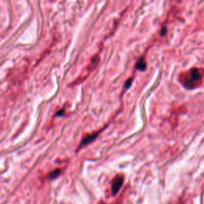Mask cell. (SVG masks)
<instances>
[{
    "instance_id": "cell-1",
    "label": "cell",
    "mask_w": 204,
    "mask_h": 204,
    "mask_svg": "<svg viewBox=\"0 0 204 204\" xmlns=\"http://www.w3.org/2000/svg\"><path fill=\"white\" fill-rule=\"evenodd\" d=\"M203 76L204 70L203 69L193 68L181 74L179 81L187 89H194L201 84Z\"/></svg>"
},
{
    "instance_id": "cell-2",
    "label": "cell",
    "mask_w": 204,
    "mask_h": 204,
    "mask_svg": "<svg viewBox=\"0 0 204 204\" xmlns=\"http://www.w3.org/2000/svg\"><path fill=\"white\" fill-rule=\"evenodd\" d=\"M123 182H124V177L121 175H119L114 178L113 183H112V191H113V194L114 195L118 193L122 184H123Z\"/></svg>"
},
{
    "instance_id": "cell-3",
    "label": "cell",
    "mask_w": 204,
    "mask_h": 204,
    "mask_svg": "<svg viewBox=\"0 0 204 204\" xmlns=\"http://www.w3.org/2000/svg\"><path fill=\"white\" fill-rule=\"evenodd\" d=\"M100 132H93L92 134H89L87 136H85L84 138H83L82 141L81 143V144L79 145L80 147H83V146H86V145L89 144L90 143H92L93 141H94L96 139V137L99 136Z\"/></svg>"
},
{
    "instance_id": "cell-4",
    "label": "cell",
    "mask_w": 204,
    "mask_h": 204,
    "mask_svg": "<svg viewBox=\"0 0 204 204\" xmlns=\"http://www.w3.org/2000/svg\"><path fill=\"white\" fill-rule=\"evenodd\" d=\"M136 68L140 70H144L146 68V64H145L144 60L141 58L138 61V62L136 63Z\"/></svg>"
},
{
    "instance_id": "cell-5",
    "label": "cell",
    "mask_w": 204,
    "mask_h": 204,
    "mask_svg": "<svg viewBox=\"0 0 204 204\" xmlns=\"http://www.w3.org/2000/svg\"><path fill=\"white\" fill-rule=\"evenodd\" d=\"M61 171H62L61 169H55L54 171H53L50 172V178L53 179V178H57V176L61 174Z\"/></svg>"
},
{
    "instance_id": "cell-6",
    "label": "cell",
    "mask_w": 204,
    "mask_h": 204,
    "mask_svg": "<svg viewBox=\"0 0 204 204\" xmlns=\"http://www.w3.org/2000/svg\"><path fill=\"white\" fill-rule=\"evenodd\" d=\"M64 113H65V111L64 110H62V111L60 110L59 112L57 113V116H62V114H64Z\"/></svg>"
},
{
    "instance_id": "cell-7",
    "label": "cell",
    "mask_w": 204,
    "mask_h": 204,
    "mask_svg": "<svg viewBox=\"0 0 204 204\" xmlns=\"http://www.w3.org/2000/svg\"><path fill=\"white\" fill-rule=\"evenodd\" d=\"M131 82H132V79H130L128 81H127V84H126V85H125V88H128V86L130 85Z\"/></svg>"
}]
</instances>
